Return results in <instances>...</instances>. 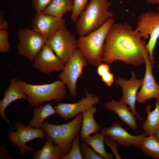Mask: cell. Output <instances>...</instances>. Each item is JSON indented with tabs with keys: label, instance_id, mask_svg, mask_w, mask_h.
Here are the masks:
<instances>
[{
	"label": "cell",
	"instance_id": "4316f807",
	"mask_svg": "<svg viewBox=\"0 0 159 159\" xmlns=\"http://www.w3.org/2000/svg\"><path fill=\"white\" fill-rule=\"evenodd\" d=\"M89 0H73V5L70 19L73 22L76 23L82 12L86 7Z\"/></svg>",
	"mask_w": 159,
	"mask_h": 159
},
{
	"label": "cell",
	"instance_id": "d590c367",
	"mask_svg": "<svg viewBox=\"0 0 159 159\" xmlns=\"http://www.w3.org/2000/svg\"><path fill=\"white\" fill-rule=\"evenodd\" d=\"M153 135L159 142V127L156 129Z\"/></svg>",
	"mask_w": 159,
	"mask_h": 159
},
{
	"label": "cell",
	"instance_id": "277c9868",
	"mask_svg": "<svg viewBox=\"0 0 159 159\" xmlns=\"http://www.w3.org/2000/svg\"><path fill=\"white\" fill-rule=\"evenodd\" d=\"M18 80L27 96V100L33 107H37L43 103L52 100L61 102L66 94L65 84L59 80L43 85L31 84Z\"/></svg>",
	"mask_w": 159,
	"mask_h": 159
},
{
	"label": "cell",
	"instance_id": "484cf974",
	"mask_svg": "<svg viewBox=\"0 0 159 159\" xmlns=\"http://www.w3.org/2000/svg\"><path fill=\"white\" fill-rule=\"evenodd\" d=\"M79 134L74 138L71 148L68 153L63 154L61 159H82L80 144H79Z\"/></svg>",
	"mask_w": 159,
	"mask_h": 159
},
{
	"label": "cell",
	"instance_id": "d6986e66",
	"mask_svg": "<svg viewBox=\"0 0 159 159\" xmlns=\"http://www.w3.org/2000/svg\"><path fill=\"white\" fill-rule=\"evenodd\" d=\"M97 112L96 107L92 106L82 112V120L80 138L82 141L91 134H95L100 129V125L95 121L94 115Z\"/></svg>",
	"mask_w": 159,
	"mask_h": 159
},
{
	"label": "cell",
	"instance_id": "7402d4cb",
	"mask_svg": "<svg viewBox=\"0 0 159 159\" xmlns=\"http://www.w3.org/2000/svg\"><path fill=\"white\" fill-rule=\"evenodd\" d=\"M63 154L62 148L55 144L50 139H47L43 147L35 151L33 159H59Z\"/></svg>",
	"mask_w": 159,
	"mask_h": 159
},
{
	"label": "cell",
	"instance_id": "52a82bcc",
	"mask_svg": "<svg viewBox=\"0 0 159 159\" xmlns=\"http://www.w3.org/2000/svg\"><path fill=\"white\" fill-rule=\"evenodd\" d=\"M88 62L80 49L77 48L63 69L57 77L66 85L71 96L76 95V85L79 78L82 74L83 69L88 66Z\"/></svg>",
	"mask_w": 159,
	"mask_h": 159
},
{
	"label": "cell",
	"instance_id": "2e32d148",
	"mask_svg": "<svg viewBox=\"0 0 159 159\" xmlns=\"http://www.w3.org/2000/svg\"><path fill=\"white\" fill-rule=\"evenodd\" d=\"M65 63L46 45L41 50L34 62L33 67L44 74L53 72L61 71Z\"/></svg>",
	"mask_w": 159,
	"mask_h": 159
},
{
	"label": "cell",
	"instance_id": "5b68a950",
	"mask_svg": "<svg viewBox=\"0 0 159 159\" xmlns=\"http://www.w3.org/2000/svg\"><path fill=\"white\" fill-rule=\"evenodd\" d=\"M82 120V113L72 120L61 125H54L44 122L40 128L44 132L45 137L51 140L62 148L63 154L69 152L73 140L79 134Z\"/></svg>",
	"mask_w": 159,
	"mask_h": 159
},
{
	"label": "cell",
	"instance_id": "e575fe53",
	"mask_svg": "<svg viewBox=\"0 0 159 159\" xmlns=\"http://www.w3.org/2000/svg\"><path fill=\"white\" fill-rule=\"evenodd\" d=\"M145 1L148 4L157 5L158 9L159 11V0H145Z\"/></svg>",
	"mask_w": 159,
	"mask_h": 159
},
{
	"label": "cell",
	"instance_id": "f546056e",
	"mask_svg": "<svg viewBox=\"0 0 159 159\" xmlns=\"http://www.w3.org/2000/svg\"><path fill=\"white\" fill-rule=\"evenodd\" d=\"M52 0H32V6L36 13L42 12Z\"/></svg>",
	"mask_w": 159,
	"mask_h": 159
},
{
	"label": "cell",
	"instance_id": "5bb4252c",
	"mask_svg": "<svg viewBox=\"0 0 159 159\" xmlns=\"http://www.w3.org/2000/svg\"><path fill=\"white\" fill-rule=\"evenodd\" d=\"M145 70L141 88L138 93L137 101L144 104L149 99L159 98V85L156 83L153 75L152 69L153 65L149 59L147 51L144 54Z\"/></svg>",
	"mask_w": 159,
	"mask_h": 159
},
{
	"label": "cell",
	"instance_id": "8d00e7d4",
	"mask_svg": "<svg viewBox=\"0 0 159 159\" xmlns=\"http://www.w3.org/2000/svg\"><path fill=\"white\" fill-rule=\"evenodd\" d=\"M144 0L145 1V0Z\"/></svg>",
	"mask_w": 159,
	"mask_h": 159
},
{
	"label": "cell",
	"instance_id": "603a6c76",
	"mask_svg": "<svg viewBox=\"0 0 159 159\" xmlns=\"http://www.w3.org/2000/svg\"><path fill=\"white\" fill-rule=\"evenodd\" d=\"M33 110L34 115L29 121V125L33 127L40 128L44 120L56 113L55 110L49 103L38 106Z\"/></svg>",
	"mask_w": 159,
	"mask_h": 159
},
{
	"label": "cell",
	"instance_id": "8992f818",
	"mask_svg": "<svg viewBox=\"0 0 159 159\" xmlns=\"http://www.w3.org/2000/svg\"><path fill=\"white\" fill-rule=\"evenodd\" d=\"M134 29L144 40L149 39L146 48L150 61L154 65V51L159 39V11H148L141 13L138 17Z\"/></svg>",
	"mask_w": 159,
	"mask_h": 159
},
{
	"label": "cell",
	"instance_id": "83f0119b",
	"mask_svg": "<svg viewBox=\"0 0 159 159\" xmlns=\"http://www.w3.org/2000/svg\"><path fill=\"white\" fill-rule=\"evenodd\" d=\"M84 141L80 144V147L83 159H103L99 154L93 149L89 148Z\"/></svg>",
	"mask_w": 159,
	"mask_h": 159
},
{
	"label": "cell",
	"instance_id": "f1b7e54d",
	"mask_svg": "<svg viewBox=\"0 0 159 159\" xmlns=\"http://www.w3.org/2000/svg\"><path fill=\"white\" fill-rule=\"evenodd\" d=\"M9 32L7 30L0 31V52H8L11 45L8 39Z\"/></svg>",
	"mask_w": 159,
	"mask_h": 159
},
{
	"label": "cell",
	"instance_id": "44dd1931",
	"mask_svg": "<svg viewBox=\"0 0 159 159\" xmlns=\"http://www.w3.org/2000/svg\"><path fill=\"white\" fill-rule=\"evenodd\" d=\"M73 5V0H52L42 13L62 18L65 13L72 11Z\"/></svg>",
	"mask_w": 159,
	"mask_h": 159
},
{
	"label": "cell",
	"instance_id": "8fae6325",
	"mask_svg": "<svg viewBox=\"0 0 159 159\" xmlns=\"http://www.w3.org/2000/svg\"><path fill=\"white\" fill-rule=\"evenodd\" d=\"M100 102L99 97L92 93L86 92L85 97L78 102L72 103H59L54 107L58 116L66 120L75 117L84 110Z\"/></svg>",
	"mask_w": 159,
	"mask_h": 159
},
{
	"label": "cell",
	"instance_id": "e0dca14e",
	"mask_svg": "<svg viewBox=\"0 0 159 159\" xmlns=\"http://www.w3.org/2000/svg\"><path fill=\"white\" fill-rule=\"evenodd\" d=\"M4 97L0 101V116L6 121L13 130L14 128L6 118L5 111L6 107L12 102L19 99L27 100V96L21 86L18 78H12L10 80L8 89L4 93Z\"/></svg>",
	"mask_w": 159,
	"mask_h": 159
},
{
	"label": "cell",
	"instance_id": "4fadbf2b",
	"mask_svg": "<svg viewBox=\"0 0 159 159\" xmlns=\"http://www.w3.org/2000/svg\"><path fill=\"white\" fill-rule=\"evenodd\" d=\"M65 20L62 18H58L39 12L36 13L34 16L31 24L33 30L48 40L65 25Z\"/></svg>",
	"mask_w": 159,
	"mask_h": 159
},
{
	"label": "cell",
	"instance_id": "6da1fadb",
	"mask_svg": "<svg viewBox=\"0 0 159 159\" xmlns=\"http://www.w3.org/2000/svg\"><path fill=\"white\" fill-rule=\"evenodd\" d=\"M146 43L139 33L126 22L114 23L104 44L102 62L108 64L117 60L139 66L145 63Z\"/></svg>",
	"mask_w": 159,
	"mask_h": 159
},
{
	"label": "cell",
	"instance_id": "9c48e42d",
	"mask_svg": "<svg viewBox=\"0 0 159 159\" xmlns=\"http://www.w3.org/2000/svg\"><path fill=\"white\" fill-rule=\"evenodd\" d=\"M45 45L65 63L77 48V39L65 25L47 40Z\"/></svg>",
	"mask_w": 159,
	"mask_h": 159
},
{
	"label": "cell",
	"instance_id": "4dcf8cb0",
	"mask_svg": "<svg viewBox=\"0 0 159 159\" xmlns=\"http://www.w3.org/2000/svg\"><path fill=\"white\" fill-rule=\"evenodd\" d=\"M105 143L111 150L116 159H121L117 149L119 144L115 140L109 137L106 136L105 137Z\"/></svg>",
	"mask_w": 159,
	"mask_h": 159
},
{
	"label": "cell",
	"instance_id": "836d02e7",
	"mask_svg": "<svg viewBox=\"0 0 159 159\" xmlns=\"http://www.w3.org/2000/svg\"><path fill=\"white\" fill-rule=\"evenodd\" d=\"M8 24L5 19V13L1 11L0 13V31L7 30Z\"/></svg>",
	"mask_w": 159,
	"mask_h": 159
},
{
	"label": "cell",
	"instance_id": "ffe728a7",
	"mask_svg": "<svg viewBox=\"0 0 159 159\" xmlns=\"http://www.w3.org/2000/svg\"><path fill=\"white\" fill-rule=\"evenodd\" d=\"M151 107L149 105L146 106L147 116L142 125L143 132L146 136L153 135L159 127V98L156 99L155 107L152 110Z\"/></svg>",
	"mask_w": 159,
	"mask_h": 159
},
{
	"label": "cell",
	"instance_id": "1f68e13d",
	"mask_svg": "<svg viewBox=\"0 0 159 159\" xmlns=\"http://www.w3.org/2000/svg\"><path fill=\"white\" fill-rule=\"evenodd\" d=\"M101 80L109 87H111L114 82V75L110 71L103 74L101 76Z\"/></svg>",
	"mask_w": 159,
	"mask_h": 159
},
{
	"label": "cell",
	"instance_id": "30bf717a",
	"mask_svg": "<svg viewBox=\"0 0 159 159\" xmlns=\"http://www.w3.org/2000/svg\"><path fill=\"white\" fill-rule=\"evenodd\" d=\"M14 126L16 130H9L7 137L11 144L17 145L19 147V153L21 155L26 154V151L30 152L33 150L32 147L26 144V143L37 138H41L44 140L45 133L40 128L33 127L29 125L24 126L23 124L19 122L16 123Z\"/></svg>",
	"mask_w": 159,
	"mask_h": 159
},
{
	"label": "cell",
	"instance_id": "cb8c5ba5",
	"mask_svg": "<svg viewBox=\"0 0 159 159\" xmlns=\"http://www.w3.org/2000/svg\"><path fill=\"white\" fill-rule=\"evenodd\" d=\"M105 137L102 133L97 132L93 135H89L83 141L87 145L92 147L93 149L104 159H113V155L107 153L105 150Z\"/></svg>",
	"mask_w": 159,
	"mask_h": 159
},
{
	"label": "cell",
	"instance_id": "9a60e30c",
	"mask_svg": "<svg viewBox=\"0 0 159 159\" xmlns=\"http://www.w3.org/2000/svg\"><path fill=\"white\" fill-rule=\"evenodd\" d=\"M101 132L105 136L111 138L122 146H133L137 148H139L142 140L146 136L143 132L140 135H132L118 122L113 123L110 126L102 128Z\"/></svg>",
	"mask_w": 159,
	"mask_h": 159
},
{
	"label": "cell",
	"instance_id": "ac0fdd59",
	"mask_svg": "<svg viewBox=\"0 0 159 159\" xmlns=\"http://www.w3.org/2000/svg\"><path fill=\"white\" fill-rule=\"evenodd\" d=\"M104 106L108 110L115 113L122 122L136 131L138 126L135 116L126 103L120 100L118 101L112 100L105 102Z\"/></svg>",
	"mask_w": 159,
	"mask_h": 159
},
{
	"label": "cell",
	"instance_id": "7a4b0ae2",
	"mask_svg": "<svg viewBox=\"0 0 159 159\" xmlns=\"http://www.w3.org/2000/svg\"><path fill=\"white\" fill-rule=\"evenodd\" d=\"M108 0H90L76 22V31L83 37L102 26L114 14L108 10L112 5Z\"/></svg>",
	"mask_w": 159,
	"mask_h": 159
},
{
	"label": "cell",
	"instance_id": "d4e9b609",
	"mask_svg": "<svg viewBox=\"0 0 159 159\" xmlns=\"http://www.w3.org/2000/svg\"><path fill=\"white\" fill-rule=\"evenodd\" d=\"M146 156L159 159V142L154 135L145 136L139 147Z\"/></svg>",
	"mask_w": 159,
	"mask_h": 159
},
{
	"label": "cell",
	"instance_id": "ba28073f",
	"mask_svg": "<svg viewBox=\"0 0 159 159\" xmlns=\"http://www.w3.org/2000/svg\"><path fill=\"white\" fill-rule=\"evenodd\" d=\"M17 33L19 39L17 47L18 54L32 63L47 40L32 29H20Z\"/></svg>",
	"mask_w": 159,
	"mask_h": 159
},
{
	"label": "cell",
	"instance_id": "d6a6232c",
	"mask_svg": "<svg viewBox=\"0 0 159 159\" xmlns=\"http://www.w3.org/2000/svg\"><path fill=\"white\" fill-rule=\"evenodd\" d=\"M97 72L101 77L105 73L110 71V68L108 64L105 63H101L97 67Z\"/></svg>",
	"mask_w": 159,
	"mask_h": 159
},
{
	"label": "cell",
	"instance_id": "3957f363",
	"mask_svg": "<svg viewBox=\"0 0 159 159\" xmlns=\"http://www.w3.org/2000/svg\"><path fill=\"white\" fill-rule=\"evenodd\" d=\"M113 17L110 18L98 29L77 39V47L88 63L97 67L102 62L103 48L108 32L114 23Z\"/></svg>",
	"mask_w": 159,
	"mask_h": 159
},
{
	"label": "cell",
	"instance_id": "7c38bea8",
	"mask_svg": "<svg viewBox=\"0 0 159 159\" xmlns=\"http://www.w3.org/2000/svg\"><path fill=\"white\" fill-rule=\"evenodd\" d=\"M143 79H138L135 72H131V77L129 80L122 77L117 78L116 84L119 86L122 91V97L120 100L126 103L134 115L140 121L143 120L139 116L135 109L138 91L141 87Z\"/></svg>",
	"mask_w": 159,
	"mask_h": 159
}]
</instances>
